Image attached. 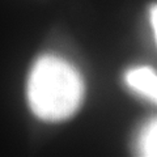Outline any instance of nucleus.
I'll return each instance as SVG.
<instances>
[{
	"instance_id": "f03ea898",
	"label": "nucleus",
	"mask_w": 157,
	"mask_h": 157,
	"mask_svg": "<svg viewBox=\"0 0 157 157\" xmlns=\"http://www.w3.org/2000/svg\"><path fill=\"white\" fill-rule=\"evenodd\" d=\"M124 80L132 90L156 102L157 98V76L149 67H135L128 70Z\"/></svg>"
},
{
	"instance_id": "7ed1b4c3",
	"label": "nucleus",
	"mask_w": 157,
	"mask_h": 157,
	"mask_svg": "<svg viewBox=\"0 0 157 157\" xmlns=\"http://www.w3.org/2000/svg\"><path fill=\"white\" fill-rule=\"evenodd\" d=\"M157 123L152 119L147 124L139 137V149L143 156L155 157L157 155Z\"/></svg>"
},
{
	"instance_id": "f257e3e1",
	"label": "nucleus",
	"mask_w": 157,
	"mask_h": 157,
	"mask_svg": "<svg viewBox=\"0 0 157 157\" xmlns=\"http://www.w3.org/2000/svg\"><path fill=\"white\" fill-rule=\"evenodd\" d=\"M26 94L36 117L45 122H62L80 109L85 85L81 73L70 62L43 55L29 73Z\"/></svg>"
},
{
	"instance_id": "20e7f679",
	"label": "nucleus",
	"mask_w": 157,
	"mask_h": 157,
	"mask_svg": "<svg viewBox=\"0 0 157 157\" xmlns=\"http://www.w3.org/2000/svg\"><path fill=\"white\" fill-rule=\"evenodd\" d=\"M151 26H152V30H153L155 38H156L157 36V7H156V4H153V7L151 8Z\"/></svg>"
}]
</instances>
